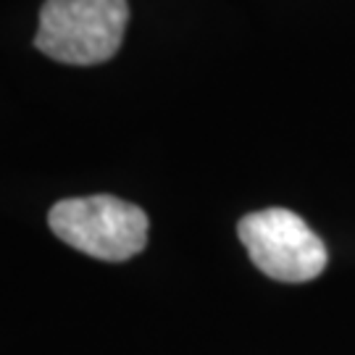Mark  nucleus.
<instances>
[{"instance_id":"nucleus-1","label":"nucleus","mask_w":355,"mask_h":355,"mask_svg":"<svg viewBox=\"0 0 355 355\" xmlns=\"http://www.w3.org/2000/svg\"><path fill=\"white\" fill-rule=\"evenodd\" d=\"M127 21V0H45L35 48L58 64H105L121 48Z\"/></svg>"},{"instance_id":"nucleus-2","label":"nucleus","mask_w":355,"mask_h":355,"mask_svg":"<svg viewBox=\"0 0 355 355\" xmlns=\"http://www.w3.org/2000/svg\"><path fill=\"white\" fill-rule=\"evenodd\" d=\"M48 224L58 240L108 263L129 261L148 245V214L114 195L61 200L51 208Z\"/></svg>"},{"instance_id":"nucleus-3","label":"nucleus","mask_w":355,"mask_h":355,"mask_svg":"<svg viewBox=\"0 0 355 355\" xmlns=\"http://www.w3.org/2000/svg\"><path fill=\"white\" fill-rule=\"evenodd\" d=\"M237 234L250 261L268 279L290 284L311 282L329 261L324 240L287 208H266L242 216Z\"/></svg>"}]
</instances>
